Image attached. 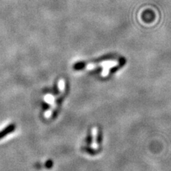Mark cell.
<instances>
[{
  "label": "cell",
  "instance_id": "obj_1",
  "mask_svg": "<svg viewBox=\"0 0 171 171\" xmlns=\"http://www.w3.org/2000/svg\"><path fill=\"white\" fill-rule=\"evenodd\" d=\"M14 128H15V126H14V124H10V125H9L8 126L6 127L5 128H4L3 130L0 131V140L4 138V137L7 135H8L9 133L13 132V131L14 130Z\"/></svg>",
  "mask_w": 171,
  "mask_h": 171
}]
</instances>
